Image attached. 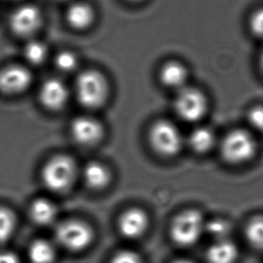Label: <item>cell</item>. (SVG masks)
Instances as JSON below:
<instances>
[{
    "mask_svg": "<svg viewBox=\"0 0 263 263\" xmlns=\"http://www.w3.org/2000/svg\"><path fill=\"white\" fill-rule=\"evenodd\" d=\"M149 226V218L142 209H131L120 216L118 227L124 237L136 239L142 236Z\"/></svg>",
    "mask_w": 263,
    "mask_h": 263,
    "instance_id": "10",
    "label": "cell"
},
{
    "mask_svg": "<svg viewBox=\"0 0 263 263\" xmlns=\"http://www.w3.org/2000/svg\"><path fill=\"white\" fill-rule=\"evenodd\" d=\"M256 143L252 135L245 130H234L227 135L221 144V154L230 164H242L255 154Z\"/></svg>",
    "mask_w": 263,
    "mask_h": 263,
    "instance_id": "5",
    "label": "cell"
},
{
    "mask_svg": "<svg viewBox=\"0 0 263 263\" xmlns=\"http://www.w3.org/2000/svg\"><path fill=\"white\" fill-rule=\"evenodd\" d=\"M172 263H194L193 261H191L190 259H179L175 260V261H173Z\"/></svg>",
    "mask_w": 263,
    "mask_h": 263,
    "instance_id": "29",
    "label": "cell"
},
{
    "mask_svg": "<svg viewBox=\"0 0 263 263\" xmlns=\"http://www.w3.org/2000/svg\"><path fill=\"white\" fill-rule=\"evenodd\" d=\"M70 131L78 143L88 145L101 138L103 128L99 121L92 117H79L72 121Z\"/></svg>",
    "mask_w": 263,
    "mask_h": 263,
    "instance_id": "11",
    "label": "cell"
},
{
    "mask_svg": "<svg viewBox=\"0 0 263 263\" xmlns=\"http://www.w3.org/2000/svg\"><path fill=\"white\" fill-rule=\"evenodd\" d=\"M189 145L197 154H206L212 149L216 137L211 129L201 126L194 129L189 136Z\"/></svg>",
    "mask_w": 263,
    "mask_h": 263,
    "instance_id": "17",
    "label": "cell"
},
{
    "mask_svg": "<svg viewBox=\"0 0 263 263\" xmlns=\"http://www.w3.org/2000/svg\"><path fill=\"white\" fill-rule=\"evenodd\" d=\"M259 65H260V69L262 70L263 72V53L260 56V60H259Z\"/></svg>",
    "mask_w": 263,
    "mask_h": 263,
    "instance_id": "30",
    "label": "cell"
},
{
    "mask_svg": "<svg viewBox=\"0 0 263 263\" xmlns=\"http://www.w3.org/2000/svg\"><path fill=\"white\" fill-rule=\"evenodd\" d=\"M67 20L75 29H85L94 20V10L89 5L79 2L70 6L68 9Z\"/></svg>",
    "mask_w": 263,
    "mask_h": 263,
    "instance_id": "15",
    "label": "cell"
},
{
    "mask_svg": "<svg viewBox=\"0 0 263 263\" xmlns=\"http://www.w3.org/2000/svg\"><path fill=\"white\" fill-rule=\"evenodd\" d=\"M68 97V88L58 79L48 80L41 88V102L48 109H61L67 102Z\"/></svg>",
    "mask_w": 263,
    "mask_h": 263,
    "instance_id": "12",
    "label": "cell"
},
{
    "mask_svg": "<svg viewBox=\"0 0 263 263\" xmlns=\"http://www.w3.org/2000/svg\"><path fill=\"white\" fill-rule=\"evenodd\" d=\"M160 80L166 87L179 90L185 87L187 80V70L180 62L174 61L167 62L161 69Z\"/></svg>",
    "mask_w": 263,
    "mask_h": 263,
    "instance_id": "13",
    "label": "cell"
},
{
    "mask_svg": "<svg viewBox=\"0 0 263 263\" xmlns=\"http://www.w3.org/2000/svg\"><path fill=\"white\" fill-rule=\"evenodd\" d=\"M24 53L28 62L33 64H39L46 58L47 48L41 42L32 41L29 44H26Z\"/></svg>",
    "mask_w": 263,
    "mask_h": 263,
    "instance_id": "22",
    "label": "cell"
},
{
    "mask_svg": "<svg viewBox=\"0 0 263 263\" xmlns=\"http://www.w3.org/2000/svg\"><path fill=\"white\" fill-rule=\"evenodd\" d=\"M32 81L29 70L22 66L14 65L7 67L0 71V90L15 94L26 90Z\"/></svg>",
    "mask_w": 263,
    "mask_h": 263,
    "instance_id": "9",
    "label": "cell"
},
{
    "mask_svg": "<svg viewBox=\"0 0 263 263\" xmlns=\"http://www.w3.org/2000/svg\"><path fill=\"white\" fill-rule=\"evenodd\" d=\"M55 238L63 248L78 252L87 248L91 243V228L84 222L68 220L60 223L55 230Z\"/></svg>",
    "mask_w": 263,
    "mask_h": 263,
    "instance_id": "6",
    "label": "cell"
},
{
    "mask_svg": "<svg viewBox=\"0 0 263 263\" xmlns=\"http://www.w3.org/2000/svg\"><path fill=\"white\" fill-rule=\"evenodd\" d=\"M111 263H143L142 259L136 252L130 250H124L117 252L114 256Z\"/></svg>",
    "mask_w": 263,
    "mask_h": 263,
    "instance_id": "27",
    "label": "cell"
},
{
    "mask_svg": "<svg viewBox=\"0 0 263 263\" xmlns=\"http://www.w3.org/2000/svg\"><path fill=\"white\" fill-rule=\"evenodd\" d=\"M230 231V224L226 220L213 219L205 223V232H208L216 241L227 239Z\"/></svg>",
    "mask_w": 263,
    "mask_h": 263,
    "instance_id": "23",
    "label": "cell"
},
{
    "mask_svg": "<svg viewBox=\"0 0 263 263\" xmlns=\"http://www.w3.org/2000/svg\"><path fill=\"white\" fill-rule=\"evenodd\" d=\"M245 235L254 248L263 251V216H255L249 221Z\"/></svg>",
    "mask_w": 263,
    "mask_h": 263,
    "instance_id": "20",
    "label": "cell"
},
{
    "mask_svg": "<svg viewBox=\"0 0 263 263\" xmlns=\"http://www.w3.org/2000/svg\"><path fill=\"white\" fill-rule=\"evenodd\" d=\"M15 227L14 214L8 209L0 208V242H5L11 238Z\"/></svg>",
    "mask_w": 263,
    "mask_h": 263,
    "instance_id": "21",
    "label": "cell"
},
{
    "mask_svg": "<svg viewBox=\"0 0 263 263\" xmlns=\"http://www.w3.org/2000/svg\"><path fill=\"white\" fill-rule=\"evenodd\" d=\"M76 174L74 161L65 155L51 158L42 171L44 186L52 192H64L72 185Z\"/></svg>",
    "mask_w": 263,
    "mask_h": 263,
    "instance_id": "2",
    "label": "cell"
},
{
    "mask_svg": "<svg viewBox=\"0 0 263 263\" xmlns=\"http://www.w3.org/2000/svg\"><path fill=\"white\" fill-rule=\"evenodd\" d=\"M250 125L256 131L263 133V106H254L248 113Z\"/></svg>",
    "mask_w": 263,
    "mask_h": 263,
    "instance_id": "25",
    "label": "cell"
},
{
    "mask_svg": "<svg viewBox=\"0 0 263 263\" xmlns=\"http://www.w3.org/2000/svg\"><path fill=\"white\" fill-rule=\"evenodd\" d=\"M237 258V247L228 239L215 241L206 252L209 263H234Z\"/></svg>",
    "mask_w": 263,
    "mask_h": 263,
    "instance_id": "14",
    "label": "cell"
},
{
    "mask_svg": "<svg viewBox=\"0 0 263 263\" xmlns=\"http://www.w3.org/2000/svg\"><path fill=\"white\" fill-rule=\"evenodd\" d=\"M30 216L35 223L40 226H50L56 219L57 209L50 200L39 198L31 205Z\"/></svg>",
    "mask_w": 263,
    "mask_h": 263,
    "instance_id": "16",
    "label": "cell"
},
{
    "mask_svg": "<svg viewBox=\"0 0 263 263\" xmlns=\"http://www.w3.org/2000/svg\"><path fill=\"white\" fill-rule=\"evenodd\" d=\"M149 139L154 150L164 157H173L179 154L184 142L179 128L167 120L157 121L152 126Z\"/></svg>",
    "mask_w": 263,
    "mask_h": 263,
    "instance_id": "4",
    "label": "cell"
},
{
    "mask_svg": "<svg viewBox=\"0 0 263 263\" xmlns=\"http://www.w3.org/2000/svg\"><path fill=\"white\" fill-rule=\"evenodd\" d=\"M178 117L183 121L194 123L200 120L208 110V100L200 90L194 88L179 89L174 103Z\"/></svg>",
    "mask_w": 263,
    "mask_h": 263,
    "instance_id": "7",
    "label": "cell"
},
{
    "mask_svg": "<svg viewBox=\"0 0 263 263\" xmlns=\"http://www.w3.org/2000/svg\"><path fill=\"white\" fill-rule=\"evenodd\" d=\"M0 263H19L18 257L9 251H0Z\"/></svg>",
    "mask_w": 263,
    "mask_h": 263,
    "instance_id": "28",
    "label": "cell"
},
{
    "mask_svg": "<svg viewBox=\"0 0 263 263\" xmlns=\"http://www.w3.org/2000/svg\"><path fill=\"white\" fill-rule=\"evenodd\" d=\"M129 1H132V2H137V1H140V0H129Z\"/></svg>",
    "mask_w": 263,
    "mask_h": 263,
    "instance_id": "31",
    "label": "cell"
},
{
    "mask_svg": "<svg viewBox=\"0 0 263 263\" xmlns=\"http://www.w3.org/2000/svg\"><path fill=\"white\" fill-rule=\"evenodd\" d=\"M205 223L201 213L195 209L179 213L170 228L172 241L182 247L195 245L205 232Z\"/></svg>",
    "mask_w": 263,
    "mask_h": 263,
    "instance_id": "1",
    "label": "cell"
},
{
    "mask_svg": "<svg viewBox=\"0 0 263 263\" xmlns=\"http://www.w3.org/2000/svg\"><path fill=\"white\" fill-rule=\"evenodd\" d=\"M42 23V15L36 7L26 5L17 8L10 17V27L14 33L26 36L35 32Z\"/></svg>",
    "mask_w": 263,
    "mask_h": 263,
    "instance_id": "8",
    "label": "cell"
},
{
    "mask_svg": "<svg viewBox=\"0 0 263 263\" xmlns=\"http://www.w3.org/2000/svg\"><path fill=\"white\" fill-rule=\"evenodd\" d=\"M32 263H51L55 258V250L50 241L39 239L33 241L28 249Z\"/></svg>",
    "mask_w": 263,
    "mask_h": 263,
    "instance_id": "19",
    "label": "cell"
},
{
    "mask_svg": "<svg viewBox=\"0 0 263 263\" xmlns=\"http://www.w3.org/2000/svg\"><path fill=\"white\" fill-rule=\"evenodd\" d=\"M55 63L58 67L59 70L66 71V72L71 71L75 70V68L77 67V56L71 51H62L57 55Z\"/></svg>",
    "mask_w": 263,
    "mask_h": 263,
    "instance_id": "24",
    "label": "cell"
},
{
    "mask_svg": "<svg viewBox=\"0 0 263 263\" xmlns=\"http://www.w3.org/2000/svg\"><path fill=\"white\" fill-rule=\"evenodd\" d=\"M250 29L255 36L263 39V8L252 14L250 18Z\"/></svg>",
    "mask_w": 263,
    "mask_h": 263,
    "instance_id": "26",
    "label": "cell"
},
{
    "mask_svg": "<svg viewBox=\"0 0 263 263\" xmlns=\"http://www.w3.org/2000/svg\"><path fill=\"white\" fill-rule=\"evenodd\" d=\"M108 86L106 79L97 70H87L77 78L76 94L82 106L96 108L106 101Z\"/></svg>",
    "mask_w": 263,
    "mask_h": 263,
    "instance_id": "3",
    "label": "cell"
},
{
    "mask_svg": "<svg viewBox=\"0 0 263 263\" xmlns=\"http://www.w3.org/2000/svg\"><path fill=\"white\" fill-rule=\"evenodd\" d=\"M83 179L89 187L99 190L106 186L107 183L109 182V172L101 163L91 161L85 166L83 170Z\"/></svg>",
    "mask_w": 263,
    "mask_h": 263,
    "instance_id": "18",
    "label": "cell"
}]
</instances>
